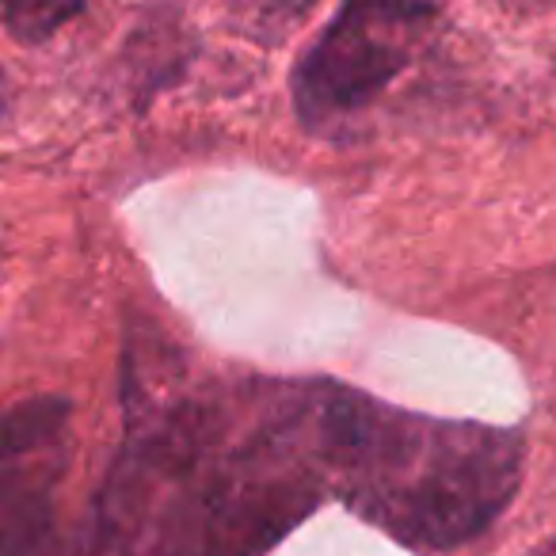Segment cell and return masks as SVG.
<instances>
[{
	"label": "cell",
	"mask_w": 556,
	"mask_h": 556,
	"mask_svg": "<svg viewBox=\"0 0 556 556\" xmlns=\"http://www.w3.org/2000/svg\"><path fill=\"white\" fill-rule=\"evenodd\" d=\"M126 378L123 450L70 556H263L328 495L325 381L153 393Z\"/></svg>",
	"instance_id": "cell-1"
},
{
	"label": "cell",
	"mask_w": 556,
	"mask_h": 556,
	"mask_svg": "<svg viewBox=\"0 0 556 556\" xmlns=\"http://www.w3.org/2000/svg\"><path fill=\"white\" fill-rule=\"evenodd\" d=\"M4 103H9V85H4V77H0V111H4Z\"/></svg>",
	"instance_id": "cell-7"
},
{
	"label": "cell",
	"mask_w": 556,
	"mask_h": 556,
	"mask_svg": "<svg viewBox=\"0 0 556 556\" xmlns=\"http://www.w3.org/2000/svg\"><path fill=\"white\" fill-rule=\"evenodd\" d=\"M538 556H556V538L548 541V545H541V548H538Z\"/></svg>",
	"instance_id": "cell-6"
},
{
	"label": "cell",
	"mask_w": 556,
	"mask_h": 556,
	"mask_svg": "<svg viewBox=\"0 0 556 556\" xmlns=\"http://www.w3.org/2000/svg\"><path fill=\"white\" fill-rule=\"evenodd\" d=\"M434 24V0H340L290 77L298 118L336 130L370 111L412 70Z\"/></svg>",
	"instance_id": "cell-3"
},
{
	"label": "cell",
	"mask_w": 556,
	"mask_h": 556,
	"mask_svg": "<svg viewBox=\"0 0 556 556\" xmlns=\"http://www.w3.org/2000/svg\"><path fill=\"white\" fill-rule=\"evenodd\" d=\"M85 12V0H0V20L20 42H47Z\"/></svg>",
	"instance_id": "cell-5"
},
{
	"label": "cell",
	"mask_w": 556,
	"mask_h": 556,
	"mask_svg": "<svg viewBox=\"0 0 556 556\" xmlns=\"http://www.w3.org/2000/svg\"><path fill=\"white\" fill-rule=\"evenodd\" d=\"M328 492L416 553H450L510 507L526 439L515 427L434 419L358 389H320Z\"/></svg>",
	"instance_id": "cell-2"
},
{
	"label": "cell",
	"mask_w": 556,
	"mask_h": 556,
	"mask_svg": "<svg viewBox=\"0 0 556 556\" xmlns=\"http://www.w3.org/2000/svg\"><path fill=\"white\" fill-rule=\"evenodd\" d=\"M70 462V401L31 396L0 412V556H35Z\"/></svg>",
	"instance_id": "cell-4"
}]
</instances>
